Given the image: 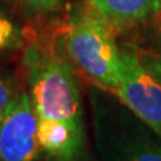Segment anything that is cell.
I'll use <instances>...</instances> for the list:
<instances>
[{
  "instance_id": "obj_1",
  "label": "cell",
  "mask_w": 161,
  "mask_h": 161,
  "mask_svg": "<svg viewBox=\"0 0 161 161\" xmlns=\"http://www.w3.org/2000/svg\"><path fill=\"white\" fill-rule=\"evenodd\" d=\"M23 64L38 118L40 153L47 161H83L87 154L83 105L70 63L32 44L24 51Z\"/></svg>"
},
{
  "instance_id": "obj_2",
  "label": "cell",
  "mask_w": 161,
  "mask_h": 161,
  "mask_svg": "<svg viewBox=\"0 0 161 161\" xmlns=\"http://www.w3.org/2000/svg\"><path fill=\"white\" fill-rule=\"evenodd\" d=\"M92 105L99 161H161V137L119 99L97 94Z\"/></svg>"
},
{
  "instance_id": "obj_3",
  "label": "cell",
  "mask_w": 161,
  "mask_h": 161,
  "mask_svg": "<svg viewBox=\"0 0 161 161\" xmlns=\"http://www.w3.org/2000/svg\"><path fill=\"white\" fill-rule=\"evenodd\" d=\"M66 44L73 62L95 83L114 93L119 79L121 50L109 24L98 15H75L70 22Z\"/></svg>"
},
{
  "instance_id": "obj_4",
  "label": "cell",
  "mask_w": 161,
  "mask_h": 161,
  "mask_svg": "<svg viewBox=\"0 0 161 161\" xmlns=\"http://www.w3.org/2000/svg\"><path fill=\"white\" fill-rule=\"evenodd\" d=\"M117 98L161 137V83L129 50L121 51Z\"/></svg>"
},
{
  "instance_id": "obj_5",
  "label": "cell",
  "mask_w": 161,
  "mask_h": 161,
  "mask_svg": "<svg viewBox=\"0 0 161 161\" xmlns=\"http://www.w3.org/2000/svg\"><path fill=\"white\" fill-rule=\"evenodd\" d=\"M38 118L30 94L20 92L0 118V161H36Z\"/></svg>"
},
{
  "instance_id": "obj_6",
  "label": "cell",
  "mask_w": 161,
  "mask_h": 161,
  "mask_svg": "<svg viewBox=\"0 0 161 161\" xmlns=\"http://www.w3.org/2000/svg\"><path fill=\"white\" fill-rule=\"evenodd\" d=\"M109 26L126 27L144 22L161 11V0H87Z\"/></svg>"
},
{
  "instance_id": "obj_7",
  "label": "cell",
  "mask_w": 161,
  "mask_h": 161,
  "mask_svg": "<svg viewBox=\"0 0 161 161\" xmlns=\"http://www.w3.org/2000/svg\"><path fill=\"white\" fill-rule=\"evenodd\" d=\"M19 93L20 90L14 75L0 70V118Z\"/></svg>"
},
{
  "instance_id": "obj_8",
  "label": "cell",
  "mask_w": 161,
  "mask_h": 161,
  "mask_svg": "<svg viewBox=\"0 0 161 161\" xmlns=\"http://www.w3.org/2000/svg\"><path fill=\"white\" fill-rule=\"evenodd\" d=\"M20 44V34L15 24L0 11V48H15Z\"/></svg>"
},
{
  "instance_id": "obj_9",
  "label": "cell",
  "mask_w": 161,
  "mask_h": 161,
  "mask_svg": "<svg viewBox=\"0 0 161 161\" xmlns=\"http://www.w3.org/2000/svg\"><path fill=\"white\" fill-rule=\"evenodd\" d=\"M24 7L35 12H54L62 7L63 0H18Z\"/></svg>"
},
{
  "instance_id": "obj_10",
  "label": "cell",
  "mask_w": 161,
  "mask_h": 161,
  "mask_svg": "<svg viewBox=\"0 0 161 161\" xmlns=\"http://www.w3.org/2000/svg\"><path fill=\"white\" fill-rule=\"evenodd\" d=\"M142 64L147 67L152 75L161 83V54L154 53H141L137 54Z\"/></svg>"
},
{
  "instance_id": "obj_11",
  "label": "cell",
  "mask_w": 161,
  "mask_h": 161,
  "mask_svg": "<svg viewBox=\"0 0 161 161\" xmlns=\"http://www.w3.org/2000/svg\"><path fill=\"white\" fill-rule=\"evenodd\" d=\"M157 40H158V43L161 44V27L158 28V31H157Z\"/></svg>"
},
{
  "instance_id": "obj_12",
  "label": "cell",
  "mask_w": 161,
  "mask_h": 161,
  "mask_svg": "<svg viewBox=\"0 0 161 161\" xmlns=\"http://www.w3.org/2000/svg\"><path fill=\"white\" fill-rule=\"evenodd\" d=\"M0 51H2V48H0Z\"/></svg>"
}]
</instances>
